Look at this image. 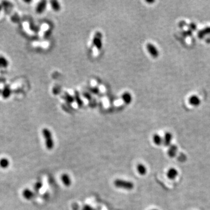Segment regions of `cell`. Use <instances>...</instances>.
Wrapping results in <instances>:
<instances>
[{
	"mask_svg": "<svg viewBox=\"0 0 210 210\" xmlns=\"http://www.w3.org/2000/svg\"><path fill=\"white\" fill-rule=\"evenodd\" d=\"M113 183L116 187L126 190H132L134 187V185L132 182L123 179H116Z\"/></svg>",
	"mask_w": 210,
	"mask_h": 210,
	"instance_id": "obj_1",
	"label": "cell"
},
{
	"mask_svg": "<svg viewBox=\"0 0 210 210\" xmlns=\"http://www.w3.org/2000/svg\"><path fill=\"white\" fill-rule=\"evenodd\" d=\"M43 133L46 140V144L47 148L49 149H53L54 145V143L51 132L48 129H45L43 130Z\"/></svg>",
	"mask_w": 210,
	"mask_h": 210,
	"instance_id": "obj_2",
	"label": "cell"
},
{
	"mask_svg": "<svg viewBox=\"0 0 210 210\" xmlns=\"http://www.w3.org/2000/svg\"><path fill=\"white\" fill-rule=\"evenodd\" d=\"M102 34L100 32H96L93 38V45L98 49L101 50L102 47Z\"/></svg>",
	"mask_w": 210,
	"mask_h": 210,
	"instance_id": "obj_3",
	"label": "cell"
},
{
	"mask_svg": "<svg viewBox=\"0 0 210 210\" xmlns=\"http://www.w3.org/2000/svg\"><path fill=\"white\" fill-rule=\"evenodd\" d=\"M61 181L63 183V185L66 187H69L71 185L72 183V180L71 177L67 174H64L61 176Z\"/></svg>",
	"mask_w": 210,
	"mask_h": 210,
	"instance_id": "obj_4",
	"label": "cell"
},
{
	"mask_svg": "<svg viewBox=\"0 0 210 210\" xmlns=\"http://www.w3.org/2000/svg\"><path fill=\"white\" fill-rule=\"evenodd\" d=\"M147 48L148 52L151 54V55L153 57H156L158 56V51L154 45H152V44L148 43L147 45Z\"/></svg>",
	"mask_w": 210,
	"mask_h": 210,
	"instance_id": "obj_5",
	"label": "cell"
},
{
	"mask_svg": "<svg viewBox=\"0 0 210 210\" xmlns=\"http://www.w3.org/2000/svg\"><path fill=\"white\" fill-rule=\"evenodd\" d=\"M166 175H167V177L169 179L173 180V179H175L176 178V176H178V172L177 171L176 169H174V168H171V169L167 171Z\"/></svg>",
	"mask_w": 210,
	"mask_h": 210,
	"instance_id": "obj_6",
	"label": "cell"
},
{
	"mask_svg": "<svg viewBox=\"0 0 210 210\" xmlns=\"http://www.w3.org/2000/svg\"><path fill=\"white\" fill-rule=\"evenodd\" d=\"M137 171L138 173L141 176L145 175L147 172L146 166L142 163H140L137 166Z\"/></svg>",
	"mask_w": 210,
	"mask_h": 210,
	"instance_id": "obj_7",
	"label": "cell"
},
{
	"mask_svg": "<svg viewBox=\"0 0 210 210\" xmlns=\"http://www.w3.org/2000/svg\"><path fill=\"white\" fill-rule=\"evenodd\" d=\"M121 97H122V99L123 100V101L126 104H130L132 102V96L128 92H124L122 95V96Z\"/></svg>",
	"mask_w": 210,
	"mask_h": 210,
	"instance_id": "obj_8",
	"label": "cell"
},
{
	"mask_svg": "<svg viewBox=\"0 0 210 210\" xmlns=\"http://www.w3.org/2000/svg\"><path fill=\"white\" fill-rule=\"evenodd\" d=\"M46 7V1H41L37 6L36 11L38 14H41L44 11Z\"/></svg>",
	"mask_w": 210,
	"mask_h": 210,
	"instance_id": "obj_9",
	"label": "cell"
},
{
	"mask_svg": "<svg viewBox=\"0 0 210 210\" xmlns=\"http://www.w3.org/2000/svg\"><path fill=\"white\" fill-rule=\"evenodd\" d=\"M152 140H153V142L154 143V144H156V145H160L163 142L162 138L158 134L154 135Z\"/></svg>",
	"mask_w": 210,
	"mask_h": 210,
	"instance_id": "obj_10",
	"label": "cell"
},
{
	"mask_svg": "<svg viewBox=\"0 0 210 210\" xmlns=\"http://www.w3.org/2000/svg\"><path fill=\"white\" fill-rule=\"evenodd\" d=\"M171 139H172V135L170 133H166L165 136V138H164V144L166 146L169 145L171 141Z\"/></svg>",
	"mask_w": 210,
	"mask_h": 210,
	"instance_id": "obj_11",
	"label": "cell"
},
{
	"mask_svg": "<svg viewBox=\"0 0 210 210\" xmlns=\"http://www.w3.org/2000/svg\"><path fill=\"white\" fill-rule=\"evenodd\" d=\"M51 3V6L52 7V8L54 10V11H59L60 10V6L59 4V3H58V1H52L50 2Z\"/></svg>",
	"mask_w": 210,
	"mask_h": 210,
	"instance_id": "obj_12",
	"label": "cell"
},
{
	"mask_svg": "<svg viewBox=\"0 0 210 210\" xmlns=\"http://www.w3.org/2000/svg\"><path fill=\"white\" fill-rule=\"evenodd\" d=\"M75 101H76L78 105L79 106H81L82 105V104H83L82 101L80 98V96L79 95V94H78V92L77 91H75Z\"/></svg>",
	"mask_w": 210,
	"mask_h": 210,
	"instance_id": "obj_13",
	"label": "cell"
},
{
	"mask_svg": "<svg viewBox=\"0 0 210 210\" xmlns=\"http://www.w3.org/2000/svg\"><path fill=\"white\" fill-rule=\"evenodd\" d=\"M176 148L175 147H172L169 151H168V154H169L171 156H174L175 154H176Z\"/></svg>",
	"mask_w": 210,
	"mask_h": 210,
	"instance_id": "obj_14",
	"label": "cell"
},
{
	"mask_svg": "<svg viewBox=\"0 0 210 210\" xmlns=\"http://www.w3.org/2000/svg\"><path fill=\"white\" fill-rule=\"evenodd\" d=\"M65 98L66 101L68 102H70V103L73 102V101H74L73 97L72 96H71L70 95H69L68 94H67V93L65 94Z\"/></svg>",
	"mask_w": 210,
	"mask_h": 210,
	"instance_id": "obj_15",
	"label": "cell"
},
{
	"mask_svg": "<svg viewBox=\"0 0 210 210\" xmlns=\"http://www.w3.org/2000/svg\"><path fill=\"white\" fill-rule=\"evenodd\" d=\"M0 64L3 65V67H6L7 65V61L3 58H0Z\"/></svg>",
	"mask_w": 210,
	"mask_h": 210,
	"instance_id": "obj_16",
	"label": "cell"
},
{
	"mask_svg": "<svg viewBox=\"0 0 210 210\" xmlns=\"http://www.w3.org/2000/svg\"><path fill=\"white\" fill-rule=\"evenodd\" d=\"M90 91L92 93H94L95 94H97L98 93H99V90L96 88H90Z\"/></svg>",
	"mask_w": 210,
	"mask_h": 210,
	"instance_id": "obj_17",
	"label": "cell"
},
{
	"mask_svg": "<svg viewBox=\"0 0 210 210\" xmlns=\"http://www.w3.org/2000/svg\"><path fill=\"white\" fill-rule=\"evenodd\" d=\"M83 96H85L87 99L88 100H91L92 97H91V95L89 94V93H87V92H85V93H83Z\"/></svg>",
	"mask_w": 210,
	"mask_h": 210,
	"instance_id": "obj_18",
	"label": "cell"
},
{
	"mask_svg": "<svg viewBox=\"0 0 210 210\" xmlns=\"http://www.w3.org/2000/svg\"><path fill=\"white\" fill-rule=\"evenodd\" d=\"M82 210H93V209L90 206H85L83 208Z\"/></svg>",
	"mask_w": 210,
	"mask_h": 210,
	"instance_id": "obj_19",
	"label": "cell"
},
{
	"mask_svg": "<svg viewBox=\"0 0 210 210\" xmlns=\"http://www.w3.org/2000/svg\"><path fill=\"white\" fill-rule=\"evenodd\" d=\"M151 210H158V209H151Z\"/></svg>",
	"mask_w": 210,
	"mask_h": 210,
	"instance_id": "obj_20",
	"label": "cell"
}]
</instances>
